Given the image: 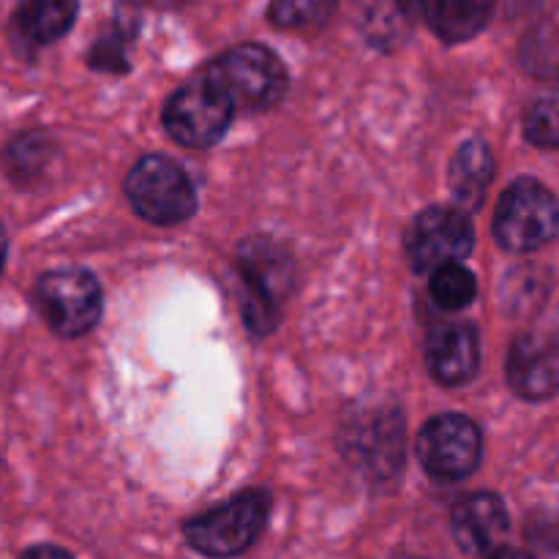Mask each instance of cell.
I'll return each mask as SVG.
<instances>
[{"label": "cell", "mask_w": 559, "mask_h": 559, "mask_svg": "<svg viewBox=\"0 0 559 559\" xmlns=\"http://www.w3.org/2000/svg\"><path fill=\"white\" fill-rule=\"evenodd\" d=\"M238 273L243 278V317L254 333H271L278 304L295 282V262L287 249L271 238H249L238 249Z\"/></svg>", "instance_id": "obj_1"}, {"label": "cell", "mask_w": 559, "mask_h": 559, "mask_svg": "<svg viewBox=\"0 0 559 559\" xmlns=\"http://www.w3.org/2000/svg\"><path fill=\"white\" fill-rule=\"evenodd\" d=\"M235 107L267 109L287 91V69L276 52L262 44H238L213 60L205 71Z\"/></svg>", "instance_id": "obj_2"}, {"label": "cell", "mask_w": 559, "mask_h": 559, "mask_svg": "<svg viewBox=\"0 0 559 559\" xmlns=\"http://www.w3.org/2000/svg\"><path fill=\"white\" fill-rule=\"evenodd\" d=\"M559 229V205L549 189L533 178H522L500 197L495 235L502 249L527 254L544 249Z\"/></svg>", "instance_id": "obj_3"}, {"label": "cell", "mask_w": 559, "mask_h": 559, "mask_svg": "<svg viewBox=\"0 0 559 559\" xmlns=\"http://www.w3.org/2000/svg\"><path fill=\"white\" fill-rule=\"evenodd\" d=\"M126 197L145 222L180 224L197 211V194L189 175L167 156H145L126 178Z\"/></svg>", "instance_id": "obj_4"}, {"label": "cell", "mask_w": 559, "mask_h": 559, "mask_svg": "<svg viewBox=\"0 0 559 559\" xmlns=\"http://www.w3.org/2000/svg\"><path fill=\"white\" fill-rule=\"evenodd\" d=\"M267 508L271 500L265 491H243L224 506L191 519L186 524V540L205 557L224 559L243 555L262 533Z\"/></svg>", "instance_id": "obj_5"}, {"label": "cell", "mask_w": 559, "mask_h": 559, "mask_svg": "<svg viewBox=\"0 0 559 559\" xmlns=\"http://www.w3.org/2000/svg\"><path fill=\"white\" fill-rule=\"evenodd\" d=\"M235 104L222 85L200 74L173 93L164 109V126L169 136L186 147H211L227 131Z\"/></svg>", "instance_id": "obj_6"}, {"label": "cell", "mask_w": 559, "mask_h": 559, "mask_svg": "<svg viewBox=\"0 0 559 559\" xmlns=\"http://www.w3.org/2000/svg\"><path fill=\"white\" fill-rule=\"evenodd\" d=\"M38 311L58 336L76 338L102 317V287L80 267H66L41 276L36 287Z\"/></svg>", "instance_id": "obj_7"}, {"label": "cell", "mask_w": 559, "mask_h": 559, "mask_svg": "<svg viewBox=\"0 0 559 559\" xmlns=\"http://www.w3.org/2000/svg\"><path fill=\"white\" fill-rule=\"evenodd\" d=\"M415 453L431 478L462 480L480 462V431L467 415H437L420 429Z\"/></svg>", "instance_id": "obj_8"}, {"label": "cell", "mask_w": 559, "mask_h": 559, "mask_svg": "<svg viewBox=\"0 0 559 559\" xmlns=\"http://www.w3.org/2000/svg\"><path fill=\"white\" fill-rule=\"evenodd\" d=\"M475 229L462 207L437 205L420 213L407 233L409 265L420 273L462 262L473 251Z\"/></svg>", "instance_id": "obj_9"}, {"label": "cell", "mask_w": 559, "mask_h": 559, "mask_svg": "<svg viewBox=\"0 0 559 559\" xmlns=\"http://www.w3.org/2000/svg\"><path fill=\"white\" fill-rule=\"evenodd\" d=\"M426 364L442 385H464L478 374V331L469 322H445L435 328L426 342Z\"/></svg>", "instance_id": "obj_10"}, {"label": "cell", "mask_w": 559, "mask_h": 559, "mask_svg": "<svg viewBox=\"0 0 559 559\" xmlns=\"http://www.w3.org/2000/svg\"><path fill=\"white\" fill-rule=\"evenodd\" d=\"M508 382L530 402L555 396L559 391V347L544 336H522L508 355Z\"/></svg>", "instance_id": "obj_11"}, {"label": "cell", "mask_w": 559, "mask_h": 559, "mask_svg": "<svg viewBox=\"0 0 559 559\" xmlns=\"http://www.w3.org/2000/svg\"><path fill=\"white\" fill-rule=\"evenodd\" d=\"M453 538L464 551L484 555L500 549V540L508 533L506 502L497 495H467L453 506L451 513Z\"/></svg>", "instance_id": "obj_12"}, {"label": "cell", "mask_w": 559, "mask_h": 559, "mask_svg": "<svg viewBox=\"0 0 559 559\" xmlns=\"http://www.w3.org/2000/svg\"><path fill=\"white\" fill-rule=\"evenodd\" d=\"M420 0H355V20L369 44L396 49L413 36Z\"/></svg>", "instance_id": "obj_13"}, {"label": "cell", "mask_w": 559, "mask_h": 559, "mask_svg": "<svg viewBox=\"0 0 559 559\" xmlns=\"http://www.w3.org/2000/svg\"><path fill=\"white\" fill-rule=\"evenodd\" d=\"M420 16L445 44H462L486 31L495 0H420Z\"/></svg>", "instance_id": "obj_14"}, {"label": "cell", "mask_w": 559, "mask_h": 559, "mask_svg": "<svg viewBox=\"0 0 559 559\" xmlns=\"http://www.w3.org/2000/svg\"><path fill=\"white\" fill-rule=\"evenodd\" d=\"M80 0H20L14 11V31L22 41L44 47L71 31Z\"/></svg>", "instance_id": "obj_15"}, {"label": "cell", "mask_w": 559, "mask_h": 559, "mask_svg": "<svg viewBox=\"0 0 559 559\" xmlns=\"http://www.w3.org/2000/svg\"><path fill=\"white\" fill-rule=\"evenodd\" d=\"M491 178H495V158H491V151L486 142L469 140L453 153L448 183H451L453 197L462 205H480Z\"/></svg>", "instance_id": "obj_16"}, {"label": "cell", "mask_w": 559, "mask_h": 559, "mask_svg": "<svg viewBox=\"0 0 559 559\" xmlns=\"http://www.w3.org/2000/svg\"><path fill=\"white\" fill-rule=\"evenodd\" d=\"M338 0H273L271 22L284 31H317L336 14Z\"/></svg>", "instance_id": "obj_17"}, {"label": "cell", "mask_w": 559, "mask_h": 559, "mask_svg": "<svg viewBox=\"0 0 559 559\" xmlns=\"http://www.w3.org/2000/svg\"><path fill=\"white\" fill-rule=\"evenodd\" d=\"M429 293L442 309L456 311L473 304L475 293H478V282L462 262H453V265H442L431 273Z\"/></svg>", "instance_id": "obj_18"}, {"label": "cell", "mask_w": 559, "mask_h": 559, "mask_svg": "<svg viewBox=\"0 0 559 559\" xmlns=\"http://www.w3.org/2000/svg\"><path fill=\"white\" fill-rule=\"evenodd\" d=\"M52 142L41 131H31V134H22L5 147V167L14 178H36L44 173V167L52 158Z\"/></svg>", "instance_id": "obj_19"}, {"label": "cell", "mask_w": 559, "mask_h": 559, "mask_svg": "<svg viewBox=\"0 0 559 559\" xmlns=\"http://www.w3.org/2000/svg\"><path fill=\"white\" fill-rule=\"evenodd\" d=\"M524 134L540 147H559V96H540L524 112Z\"/></svg>", "instance_id": "obj_20"}, {"label": "cell", "mask_w": 559, "mask_h": 559, "mask_svg": "<svg viewBox=\"0 0 559 559\" xmlns=\"http://www.w3.org/2000/svg\"><path fill=\"white\" fill-rule=\"evenodd\" d=\"M126 33H118V27H112V33H104L91 49V66L102 71H126Z\"/></svg>", "instance_id": "obj_21"}, {"label": "cell", "mask_w": 559, "mask_h": 559, "mask_svg": "<svg viewBox=\"0 0 559 559\" xmlns=\"http://www.w3.org/2000/svg\"><path fill=\"white\" fill-rule=\"evenodd\" d=\"M22 559H71L69 551L58 549V546H33V549H27Z\"/></svg>", "instance_id": "obj_22"}, {"label": "cell", "mask_w": 559, "mask_h": 559, "mask_svg": "<svg viewBox=\"0 0 559 559\" xmlns=\"http://www.w3.org/2000/svg\"><path fill=\"white\" fill-rule=\"evenodd\" d=\"M484 559H535L533 555H527V551L522 549H511V546H500V549L489 551Z\"/></svg>", "instance_id": "obj_23"}, {"label": "cell", "mask_w": 559, "mask_h": 559, "mask_svg": "<svg viewBox=\"0 0 559 559\" xmlns=\"http://www.w3.org/2000/svg\"><path fill=\"white\" fill-rule=\"evenodd\" d=\"M5 246H9V240H5V229L3 224H0V273H3V265H5Z\"/></svg>", "instance_id": "obj_24"}, {"label": "cell", "mask_w": 559, "mask_h": 559, "mask_svg": "<svg viewBox=\"0 0 559 559\" xmlns=\"http://www.w3.org/2000/svg\"><path fill=\"white\" fill-rule=\"evenodd\" d=\"M396 559H424V557H413V555H402V557H396Z\"/></svg>", "instance_id": "obj_25"}]
</instances>
